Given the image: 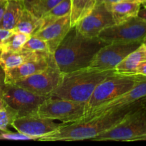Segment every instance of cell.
<instances>
[{
	"instance_id": "obj_36",
	"label": "cell",
	"mask_w": 146,
	"mask_h": 146,
	"mask_svg": "<svg viewBox=\"0 0 146 146\" xmlns=\"http://www.w3.org/2000/svg\"><path fill=\"white\" fill-rule=\"evenodd\" d=\"M140 101H141L142 106H143L145 108H146V97H145L143 99L140 100Z\"/></svg>"
},
{
	"instance_id": "obj_28",
	"label": "cell",
	"mask_w": 146,
	"mask_h": 146,
	"mask_svg": "<svg viewBox=\"0 0 146 146\" xmlns=\"http://www.w3.org/2000/svg\"><path fill=\"white\" fill-rule=\"evenodd\" d=\"M14 30L0 29V46L3 47L4 44L9 38L14 34Z\"/></svg>"
},
{
	"instance_id": "obj_26",
	"label": "cell",
	"mask_w": 146,
	"mask_h": 146,
	"mask_svg": "<svg viewBox=\"0 0 146 146\" xmlns=\"http://www.w3.org/2000/svg\"><path fill=\"white\" fill-rule=\"evenodd\" d=\"M23 48L29 50V51H36V52L50 53L48 46L45 41L35 36H31L29 37V38L24 44Z\"/></svg>"
},
{
	"instance_id": "obj_27",
	"label": "cell",
	"mask_w": 146,
	"mask_h": 146,
	"mask_svg": "<svg viewBox=\"0 0 146 146\" xmlns=\"http://www.w3.org/2000/svg\"><path fill=\"white\" fill-rule=\"evenodd\" d=\"M0 140H10V141H37L34 138L21 133L20 132H0Z\"/></svg>"
},
{
	"instance_id": "obj_24",
	"label": "cell",
	"mask_w": 146,
	"mask_h": 146,
	"mask_svg": "<svg viewBox=\"0 0 146 146\" xmlns=\"http://www.w3.org/2000/svg\"><path fill=\"white\" fill-rule=\"evenodd\" d=\"M30 36H29L24 33L14 31V34L7 39L3 46V50L11 51H20L22 49L24 44Z\"/></svg>"
},
{
	"instance_id": "obj_6",
	"label": "cell",
	"mask_w": 146,
	"mask_h": 146,
	"mask_svg": "<svg viewBox=\"0 0 146 146\" xmlns=\"http://www.w3.org/2000/svg\"><path fill=\"white\" fill-rule=\"evenodd\" d=\"M86 103L49 96L39 106L37 115L62 123L82 121L85 117Z\"/></svg>"
},
{
	"instance_id": "obj_1",
	"label": "cell",
	"mask_w": 146,
	"mask_h": 146,
	"mask_svg": "<svg viewBox=\"0 0 146 146\" xmlns=\"http://www.w3.org/2000/svg\"><path fill=\"white\" fill-rule=\"evenodd\" d=\"M140 105V100L130 105L107 111L86 121L64 123L57 131L41 137L39 141H77L92 140L115 126L133 110Z\"/></svg>"
},
{
	"instance_id": "obj_17",
	"label": "cell",
	"mask_w": 146,
	"mask_h": 146,
	"mask_svg": "<svg viewBox=\"0 0 146 146\" xmlns=\"http://www.w3.org/2000/svg\"><path fill=\"white\" fill-rule=\"evenodd\" d=\"M140 4L136 0H124L108 6L115 24H120L132 17H137Z\"/></svg>"
},
{
	"instance_id": "obj_25",
	"label": "cell",
	"mask_w": 146,
	"mask_h": 146,
	"mask_svg": "<svg viewBox=\"0 0 146 146\" xmlns=\"http://www.w3.org/2000/svg\"><path fill=\"white\" fill-rule=\"evenodd\" d=\"M18 116V112L9 106L0 111V132L8 131V127Z\"/></svg>"
},
{
	"instance_id": "obj_35",
	"label": "cell",
	"mask_w": 146,
	"mask_h": 146,
	"mask_svg": "<svg viewBox=\"0 0 146 146\" xmlns=\"http://www.w3.org/2000/svg\"><path fill=\"white\" fill-rule=\"evenodd\" d=\"M140 4V5H143L144 8H146V0H136Z\"/></svg>"
},
{
	"instance_id": "obj_31",
	"label": "cell",
	"mask_w": 146,
	"mask_h": 146,
	"mask_svg": "<svg viewBox=\"0 0 146 146\" xmlns=\"http://www.w3.org/2000/svg\"><path fill=\"white\" fill-rule=\"evenodd\" d=\"M7 1H8V0H1L0 1V24H1V20L4 17V14L5 12Z\"/></svg>"
},
{
	"instance_id": "obj_4",
	"label": "cell",
	"mask_w": 146,
	"mask_h": 146,
	"mask_svg": "<svg viewBox=\"0 0 146 146\" xmlns=\"http://www.w3.org/2000/svg\"><path fill=\"white\" fill-rule=\"evenodd\" d=\"M143 76H144L136 74L116 73L107 77L96 87L91 97L86 103V113L84 119L101 105L130 91Z\"/></svg>"
},
{
	"instance_id": "obj_42",
	"label": "cell",
	"mask_w": 146,
	"mask_h": 146,
	"mask_svg": "<svg viewBox=\"0 0 146 146\" xmlns=\"http://www.w3.org/2000/svg\"><path fill=\"white\" fill-rule=\"evenodd\" d=\"M0 1H1V0H0Z\"/></svg>"
},
{
	"instance_id": "obj_23",
	"label": "cell",
	"mask_w": 146,
	"mask_h": 146,
	"mask_svg": "<svg viewBox=\"0 0 146 146\" xmlns=\"http://www.w3.org/2000/svg\"><path fill=\"white\" fill-rule=\"evenodd\" d=\"M61 1L62 0H29L24 3L27 9L39 18H42Z\"/></svg>"
},
{
	"instance_id": "obj_9",
	"label": "cell",
	"mask_w": 146,
	"mask_h": 146,
	"mask_svg": "<svg viewBox=\"0 0 146 146\" xmlns=\"http://www.w3.org/2000/svg\"><path fill=\"white\" fill-rule=\"evenodd\" d=\"M62 75L63 74L54 63L47 69L36 73L12 84L22 87L37 95L50 96L61 83Z\"/></svg>"
},
{
	"instance_id": "obj_21",
	"label": "cell",
	"mask_w": 146,
	"mask_h": 146,
	"mask_svg": "<svg viewBox=\"0 0 146 146\" xmlns=\"http://www.w3.org/2000/svg\"><path fill=\"white\" fill-rule=\"evenodd\" d=\"M70 1L72 27H74L82 19L90 14L97 4V0H70Z\"/></svg>"
},
{
	"instance_id": "obj_18",
	"label": "cell",
	"mask_w": 146,
	"mask_h": 146,
	"mask_svg": "<svg viewBox=\"0 0 146 146\" xmlns=\"http://www.w3.org/2000/svg\"><path fill=\"white\" fill-rule=\"evenodd\" d=\"M25 8L24 0H8L0 29L14 30Z\"/></svg>"
},
{
	"instance_id": "obj_5",
	"label": "cell",
	"mask_w": 146,
	"mask_h": 146,
	"mask_svg": "<svg viewBox=\"0 0 146 146\" xmlns=\"http://www.w3.org/2000/svg\"><path fill=\"white\" fill-rule=\"evenodd\" d=\"M146 137V108L140 105L115 126L93 138L96 141H135Z\"/></svg>"
},
{
	"instance_id": "obj_22",
	"label": "cell",
	"mask_w": 146,
	"mask_h": 146,
	"mask_svg": "<svg viewBox=\"0 0 146 146\" xmlns=\"http://www.w3.org/2000/svg\"><path fill=\"white\" fill-rule=\"evenodd\" d=\"M70 13H71V1L70 0H62L42 17L41 19L42 20V29L52 24L53 22L60 19L62 17L70 15Z\"/></svg>"
},
{
	"instance_id": "obj_12",
	"label": "cell",
	"mask_w": 146,
	"mask_h": 146,
	"mask_svg": "<svg viewBox=\"0 0 146 146\" xmlns=\"http://www.w3.org/2000/svg\"><path fill=\"white\" fill-rule=\"evenodd\" d=\"M64 123H57L54 120L44 118L37 113L18 116L11 127L18 132L33 137L37 141L41 137L57 131Z\"/></svg>"
},
{
	"instance_id": "obj_2",
	"label": "cell",
	"mask_w": 146,
	"mask_h": 146,
	"mask_svg": "<svg viewBox=\"0 0 146 146\" xmlns=\"http://www.w3.org/2000/svg\"><path fill=\"white\" fill-rule=\"evenodd\" d=\"M107 43L88 38L72 27L54 54L56 65L62 74L88 67L94 55Z\"/></svg>"
},
{
	"instance_id": "obj_7",
	"label": "cell",
	"mask_w": 146,
	"mask_h": 146,
	"mask_svg": "<svg viewBox=\"0 0 146 146\" xmlns=\"http://www.w3.org/2000/svg\"><path fill=\"white\" fill-rule=\"evenodd\" d=\"M98 37L110 43H143L146 37V21L138 16L103 29Z\"/></svg>"
},
{
	"instance_id": "obj_14",
	"label": "cell",
	"mask_w": 146,
	"mask_h": 146,
	"mask_svg": "<svg viewBox=\"0 0 146 146\" xmlns=\"http://www.w3.org/2000/svg\"><path fill=\"white\" fill-rule=\"evenodd\" d=\"M71 28L70 14L42 29L33 36L44 40L47 44L50 54H54Z\"/></svg>"
},
{
	"instance_id": "obj_39",
	"label": "cell",
	"mask_w": 146,
	"mask_h": 146,
	"mask_svg": "<svg viewBox=\"0 0 146 146\" xmlns=\"http://www.w3.org/2000/svg\"><path fill=\"white\" fill-rule=\"evenodd\" d=\"M3 50V47L1 46H0V51H1Z\"/></svg>"
},
{
	"instance_id": "obj_20",
	"label": "cell",
	"mask_w": 146,
	"mask_h": 146,
	"mask_svg": "<svg viewBox=\"0 0 146 146\" xmlns=\"http://www.w3.org/2000/svg\"><path fill=\"white\" fill-rule=\"evenodd\" d=\"M42 28V20L25 8L14 31L33 36Z\"/></svg>"
},
{
	"instance_id": "obj_8",
	"label": "cell",
	"mask_w": 146,
	"mask_h": 146,
	"mask_svg": "<svg viewBox=\"0 0 146 146\" xmlns=\"http://www.w3.org/2000/svg\"><path fill=\"white\" fill-rule=\"evenodd\" d=\"M1 96L8 106L18 112L19 116L37 113L40 104L49 97L37 95L12 84H5Z\"/></svg>"
},
{
	"instance_id": "obj_13",
	"label": "cell",
	"mask_w": 146,
	"mask_h": 146,
	"mask_svg": "<svg viewBox=\"0 0 146 146\" xmlns=\"http://www.w3.org/2000/svg\"><path fill=\"white\" fill-rule=\"evenodd\" d=\"M145 97H146V76H143L140 81H137L130 91L96 108L83 121L97 116L107 111L130 105L136 101L143 99Z\"/></svg>"
},
{
	"instance_id": "obj_10",
	"label": "cell",
	"mask_w": 146,
	"mask_h": 146,
	"mask_svg": "<svg viewBox=\"0 0 146 146\" xmlns=\"http://www.w3.org/2000/svg\"><path fill=\"white\" fill-rule=\"evenodd\" d=\"M115 24L109 7L104 3L97 0V4L92 11L82 19L74 27L84 36L96 38L103 29Z\"/></svg>"
},
{
	"instance_id": "obj_3",
	"label": "cell",
	"mask_w": 146,
	"mask_h": 146,
	"mask_svg": "<svg viewBox=\"0 0 146 146\" xmlns=\"http://www.w3.org/2000/svg\"><path fill=\"white\" fill-rule=\"evenodd\" d=\"M116 73L115 70H100L90 66L64 73L60 85L50 96L87 103L96 87Z\"/></svg>"
},
{
	"instance_id": "obj_37",
	"label": "cell",
	"mask_w": 146,
	"mask_h": 146,
	"mask_svg": "<svg viewBox=\"0 0 146 146\" xmlns=\"http://www.w3.org/2000/svg\"><path fill=\"white\" fill-rule=\"evenodd\" d=\"M143 44H144V45H145V46L146 47V37H145V39L143 40Z\"/></svg>"
},
{
	"instance_id": "obj_11",
	"label": "cell",
	"mask_w": 146,
	"mask_h": 146,
	"mask_svg": "<svg viewBox=\"0 0 146 146\" xmlns=\"http://www.w3.org/2000/svg\"><path fill=\"white\" fill-rule=\"evenodd\" d=\"M140 44L141 43L107 44L97 51L89 66L100 70H115L125 57L135 50Z\"/></svg>"
},
{
	"instance_id": "obj_32",
	"label": "cell",
	"mask_w": 146,
	"mask_h": 146,
	"mask_svg": "<svg viewBox=\"0 0 146 146\" xmlns=\"http://www.w3.org/2000/svg\"><path fill=\"white\" fill-rule=\"evenodd\" d=\"M99 1L104 3V4L108 7V6L111 5V4H115V3H117V2H120V1H124V0H99Z\"/></svg>"
},
{
	"instance_id": "obj_15",
	"label": "cell",
	"mask_w": 146,
	"mask_h": 146,
	"mask_svg": "<svg viewBox=\"0 0 146 146\" xmlns=\"http://www.w3.org/2000/svg\"><path fill=\"white\" fill-rule=\"evenodd\" d=\"M54 63V54H50L47 56L27 61L14 68L4 70L5 73V84H14L36 73L47 69Z\"/></svg>"
},
{
	"instance_id": "obj_38",
	"label": "cell",
	"mask_w": 146,
	"mask_h": 146,
	"mask_svg": "<svg viewBox=\"0 0 146 146\" xmlns=\"http://www.w3.org/2000/svg\"><path fill=\"white\" fill-rule=\"evenodd\" d=\"M140 141H146V137H145V138H143L141 140H140Z\"/></svg>"
},
{
	"instance_id": "obj_29",
	"label": "cell",
	"mask_w": 146,
	"mask_h": 146,
	"mask_svg": "<svg viewBox=\"0 0 146 146\" xmlns=\"http://www.w3.org/2000/svg\"><path fill=\"white\" fill-rule=\"evenodd\" d=\"M135 74H140V75L146 76V60L140 62L137 67L136 68Z\"/></svg>"
},
{
	"instance_id": "obj_19",
	"label": "cell",
	"mask_w": 146,
	"mask_h": 146,
	"mask_svg": "<svg viewBox=\"0 0 146 146\" xmlns=\"http://www.w3.org/2000/svg\"><path fill=\"white\" fill-rule=\"evenodd\" d=\"M146 60V47L142 43L135 50L130 54L115 67V70L117 74H135L136 68L140 62Z\"/></svg>"
},
{
	"instance_id": "obj_40",
	"label": "cell",
	"mask_w": 146,
	"mask_h": 146,
	"mask_svg": "<svg viewBox=\"0 0 146 146\" xmlns=\"http://www.w3.org/2000/svg\"><path fill=\"white\" fill-rule=\"evenodd\" d=\"M29 1V0H24V1Z\"/></svg>"
},
{
	"instance_id": "obj_34",
	"label": "cell",
	"mask_w": 146,
	"mask_h": 146,
	"mask_svg": "<svg viewBox=\"0 0 146 146\" xmlns=\"http://www.w3.org/2000/svg\"><path fill=\"white\" fill-rule=\"evenodd\" d=\"M7 106H7V104H6L4 100L1 98V96H0V111L6 108Z\"/></svg>"
},
{
	"instance_id": "obj_16",
	"label": "cell",
	"mask_w": 146,
	"mask_h": 146,
	"mask_svg": "<svg viewBox=\"0 0 146 146\" xmlns=\"http://www.w3.org/2000/svg\"><path fill=\"white\" fill-rule=\"evenodd\" d=\"M50 53H41L22 48L20 51L2 50L0 54V66L4 70L14 68L27 61L38 59L50 55Z\"/></svg>"
},
{
	"instance_id": "obj_30",
	"label": "cell",
	"mask_w": 146,
	"mask_h": 146,
	"mask_svg": "<svg viewBox=\"0 0 146 146\" xmlns=\"http://www.w3.org/2000/svg\"><path fill=\"white\" fill-rule=\"evenodd\" d=\"M4 85H5V73L4 69L0 66V96Z\"/></svg>"
},
{
	"instance_id": "obj_33",
	"label": "cell",
	"mask_w": 146,
	"mask_h": 146,
	"mask_svg": "<svg viewBox=\"0 0 146 146\" xmlns=\"http://www.w3.org/2000/svg\"><path fill=\"white\" fill-rule=\"evenodd\" d=\"M137 16H138L140 18L143 19L145 21H146V8H143V9H140V11H139L138 13V15Z\"/></svg>"
},
{
	"instance_id": "obj_41",
	"label": "cell",
	"mask_w": 146,
	"mask_h": 146,
	"mask_svg": "<svg viewBox=\"0 0 146 146\" xmlns=\"http://www.w3.org/2000/svg\"><path fill=\"white\" fill-rule=\"evenodd\" d=\"M1 51H0V54H1Z\"/></svg>"
}]
</instances>
